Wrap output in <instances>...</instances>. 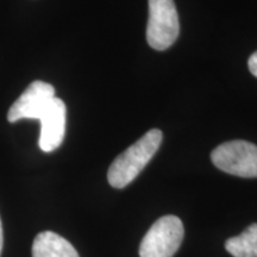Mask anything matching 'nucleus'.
Listing matches in <instances>:
<instances>
[{
  "mask_svg": "<svg viewBox=\"0 0 257 257\" xmlns=\"http://www.w3.org/2000/svg\"><path fill=\"white\" fill-rule=\"evenodd\" d=\"M248 67H249L250 73L257 78V51H255V53H253L252 55L249 57Z\"/></svg>",
  "mask_w": 257,
  "mask_h": 257,
  "instance_id": "nucleus-9",
  "label": "nucleus"
},
{
  "mask_svg": "<svg viewBox=\"0 0 257 257\" xmlns=\"http://www.w3.org/2000/svg\"><path fill=\"white\" fill-rule=\"evenodd\" d=\"M225 249L233 257H257V224H251L239 236L227 239Z\"/></svg>",
  "mask_w": 257,
  "mask_h": 257,
  "instance_id": "nucleus-8",
  "label": "nucleus"
},
{
  "mask_svg": "<svg viewBox=\"0 0 257 257\" xmlns=\"http://www.w3.org/2000/svg\"><path fill=\"white\" fill-rule=\"evenodd\" d=\"M41 134L38 146L44 153L56 150L63 142L66 135L67 108L60 98H53L46 111L41 115Z\"/></svg>",
  "mask_w": 257,
  "mask_h": 257,
  "instance_id": "nucleus-6",
  "label": "nucleus"
},
{
  "mask_svg": "<svg viewBox=\"0 0 257 257\" xmlns=\"http://www.w3.org/2000/svg\"><path fill=\"white\" fill-rule=\"evenodd\" d=\"M3 243H4V237H3V224L2 219H0V255H2L3 251Z\"/></svg>",
  "mask_w": 257,
  "mask_h": 257,
  "instance_id": "nucleus-10",
  "label": "nucleus"
},
{
  "mask_svg": "<svg viewBox=\"0 0 257 257\" xmlns=\"http://www.w3.org/2000/svg\"><path fill=\"white\" fill-rule=\"evenodd\" d=\"M218 169L240 178H257V146L237 140L218 146L211 154Z\"/></svg>",
  "mask_w": 257,
  "mask_h": 257,
  "instance_id": "nucleus-4",
  "label": "nucleus"
},
{
  "mask_svg": "<svg viewBox=\"0 0 257 257\" xmlns=\"http://www.w3.org/2000/svg\"><path fill=\"white\" fill-rule=\"evenodd\" d=\"M162 138V131L152 128L115 157L107 172V180L112 187L124 188L130 185L157 153Z\"/></svg>",
  "mask_w": 257,
  "mask_h": 257,
  "instance_id": "nucleus-1",
  "label": "nucleus"
},
{
  "mask_svg": "<svg viewBox=\"0 0 257 257\" xmlns=\"http://www.w3.org/2000/svg\"><path fill=\"white\" fill-rule=\"evenodd\" d=\"M185 236L184 224L176 216H163L152 225L140 245L141 257H173Z\"/></svg>",
  "mask_w": 257,
  "mask_h": 257,
  "instance_id": "nucleus-2",
  "label": "nucleus"
},
{
  "mask_svg": "<svg viewBox=\"0 0 257 257\" xmlns=\"http://www.w3.org/2000/svg\"><path fill=\"white\" fill-rule=\"evenodd\" d=\"M32 257H80L68 240L53 231H43L35 237Z\"/></svg>",
  "mask_w": 257,
  "mask_h": 257,
  "instance_id": "nucleus-7",
  "label": "nucleus"
},
{
  "mask_svg": "<svg viewBox=\"0 0 257 257\" xmlns=\"http://www.w3.org/2000/svg\"><path fill=\"white\" fill-rule=\"evenodd\" d=\"M53 98H55V88L50 83L34 81L10 107L9 121L16 123L21 119L38 120Z\"/></svg>",
  "mask_w": 257,
  "mask_h": 257,
  "instance_id": "nucleus-5",
  "label": "nucleus"
},
{
  "mask_svg": "<svg viewBox=\"0 0 257 257\" xmlns=\"http://www.w3.org/2000/svg\"><path fill=\"white\" fill-rule=\"evenodd\" d=\"M148 43L156 50L168 49L174 44L180 32L179 15L174 0H148Z\"/></svg>",
  "mask_w": 257,
  "mask_h": 257,
  "instance_id": "nucleus-3",
  "label": "nucleus"
}]
</instances>
